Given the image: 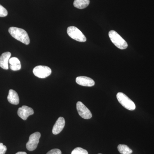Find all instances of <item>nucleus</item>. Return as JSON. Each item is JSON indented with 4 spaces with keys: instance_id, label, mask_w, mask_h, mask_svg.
<instances>
[{
    "instance_id": "f257e3e1",
    "label": "nucleus",
    "mask_w": 154,
    "mask_h": 154,
    "mask_svg": "<svg viewBox=\"0 0 154 154\" xmlns=\"http://www.w3.org/2000/svg\"><path fill=\"white\" fill-rule=\"evenodd\" d=\"M9 32L14 38L25 45L29 44L30 38L28 33L22 28L12 27L9 29Z\"/></svg>"
},
{
    "instance_id": "f03ea898",
    "label": "nucleus",
    "mask_w": 154,
    "mask_h": 154,
    "mask_svg": "<svg viewBox=\"0 0 154 154\" xmlns=\"http://www.w3.org/2000/svg\"><path fill=\"white\" fill-rule=\"evenodd\" d=\"M109 36L112 42L119 49H126L128 47L126 42L116 31L110 30L109 32Z\"/></svg>"
},
{
    "instance_id": "7ed1b4c3",
    "label": "nucleus",
    "mask_w": 154,
    "mask_h": 154,
    "mask_svg": "<svg viewBox=\"0 0 154 154\" xmlns=\"http://www.w3.org/2000/svg\"><path fill=\"white\" fill-rule=\"evenodd\" d=\"M116 97L119 102L125 108L130 110H134L135 109L136 106L134 102L123 93L119 92L116 95Z\"/></svg>"
},
{
    "instance_id": "20e7f679",
    "label": "nucleus",
    "mask_w": 154,
    "mask_h": 154,
    "mask_svg": "<svg viewBox=\"0 0 154 154\" xmlns=\"http://www.w3.org/2000/svg\"><path fill=\"white\" fill-rule=\"evenodd\" d=\"M68 34L71 38L80 42H85L87 38L83 33L76 27L70 26L67 30Z\"/></svg>"
},
{
    "instance_id": "39448f33",
    "label": "nucleus",
    "mask_w": 154,
    "mask_h": 154,
    "mask_svg": "<svg viewBox=\"0 0 154 154\" xmlns=\"http://www.w3.org/2000/svg\"><path fill=\"white\" fill-rule=\"evenodd\" d=\"M33 73L38 78L45 79L51 74V70L47 66H38L33 69Z\"/></svg>"
},
{
    "instance_id": "423d86ee",
    "label": "nucleus",
    "mask_w": 154,
    "mask_h": 154,
    "mask_svg": "<svg viewBox=\"0 0 154 154\" xmlns=\"http://www.w3.org/2000/svg\"><path fill=\"white\" fill-rule=\"evenodd\" d=\"M41 137V134L38 132H36L30 135L29 140L26 144V148L28 150L32 151L37 148L39 140Z\"/></svg>"
},
{
    "instance_id": "0eeeda50",
    "label": "nucleus",
    "mask_w": 154,
    "mask_h": 154,
    "mask_svg": "<svg viewBox=\"0 0 154 154\" xmlns=\"http://www.w3.org/2000/svg\"><path fill=\"white\" fill-rule=\"evenodd\" d=\"M76 107L77 111L79 115L83 119H91L92 116L91 112L88 107L84 105L82 102H78L77 103Z\"/></svg>"
},
{
    "instance_id": "6e6552de",
    "label": "nucleus",
    "mask_w": 154,
    "mask_h": 154,
    "mask_svg": "<svg viewBox=\"0 0 154 154\" xmlns=\"http://www.w3.org/2000/svg\"><path fill=\"white\" fill-rule=\"evenodd\" d=\"M17 113L20 118L25 120L28 119V116L34 114V111L31 107L23 105L19 108Z\"/></svg>"
},
{
    "instance_id": "1a4fd4ad",
    "label": "nucleus",
    "mask_w": 154,
    "mask_h": 154,
    "mask_svg": "<svg viewBox=\"0 0 154 154\" xmlns=\"http://www.w3.org/2000/svg\"><path fill=\"white\" fill-rule=\"evenodd\" d=\"M65 125V120L63 117H60L56 122L52 129V133L54 134H59L61 132Z\"/></svg>"
},
{
    "instance_id": "9d476101",
    "label": "nucleus",
    "mask_w": 154,
    "mask_h": 154,
    "mask_svg": "<svg viewBox=\"0 0 154 154\" xmlns=\"http://www.w3.org/2000/svg\"><path fill=\"white\" fill-rule=\"evenodd\" d=\"M76 82L80 85L85 87H92L95 85V82L91 78L86 76L78 77Z\"/></svg>"
},
{
    "instance_id": "9b49d317",
    "label": "nucleus",
    "mask_w": 154,
    "mask_h": 154,
    "mask_svg": "<svg viewBox=\"0 0 154 154\" xmlns=\"http://www.w3.org/2000/svg\"><path fill=\"white\" fill-rule=\"evenodd\" d=\"M11 54L10 52L4 53L0 56V67L4 69H9V60L11 58Z\"/></svg>"
},
{
    "instance_id": "f8f14e48",
    "label": "nucleus",
    "mask_w": 154,
    "mask_h": 154,
    "mask_svg": "<svg viewBox=\"0 0 154 154\" xmlns=\"http://www.w3.org/2000/svg\"><path fill=\"white\" fill-rule=\"evenodd\" d=\"M8 100L10 103L13 105H18L19 103V98L17 92L14 90L11 89L9 91Z\"/></svg>"
},
{
    "instance_id": "ddd939ff",
    "label": "nucleus",
    "mask_w": 154,
    "mask_h": 154,
    "mask_svg": "<svg viewBox=\"0 0 154 154\" xmlns=\"http://www.w3.org/2000/svg\"><path fill=\"white\" fill-rule=\"evenodd\" d=\"M10 67L13 71L19 70L21 68V62L19 59L17 57L10 58L9 60Z\"/></svg>"
},
{
    "instance_id": "4468645a",
    "label": "nucleus",
    "mask_w": 154,
    "mask_h": 154,
    "mask_svg": "<svg viewBox=\"0 0 154 154\" xmlns=\"http://www.w3.org/2000/svg\"><path fill=\"white\" fill-rule=\"evenodd\" d=\"M90 2V0H75L73 5L77 8L83 9L87 8Z\"/></svg>"
},
{
    "instance_id": "2eb2a0df",
    "label": "nucleus",
    "mask_w": 154,
    "mask_h": 154,
    "mask_svg": "<svg viewBox=\"0 0 154 154\" xmlns=\"http://www.w3.org/2000/svg\"><path fill=\"white\" fill-rule=\"evenodd\" d=\"M117 149L119 152L122 154H131L132 153V150L125 145H119Z\"/></svg>"
},
{
    "instance_id": "dca6fc26",
    "label": "nucleus",
    "mask_w": 154,
    "mask_h": 154,
    "mask_svg": "<svg viewBox=\"0 0 154 154\" xmlns=\"http://www.w3.org/2000/svg\"><path fill=\"white\" fill-rule=\"evenodd\" d=\"M71 154H88V153L85 149L81 147H77L72 151Z\"/></svg>"
},
{
    "instance_id": "f3484780",
    "label": "nucleus",
    "mask_w": 154,
    "mask_h": 154,
    "mask_svg": "<svg viewBox=\"0 0 154 154\" xmlns=\"http://www.w3.org/2000/svg\"><path fill=\"white\" fill-rule=\"evenodd\" d=\"M8 12L4 7L0 5V17H4L8 16Z\"/></svg>"
},
{
    "instance_id": "a211bd4d",
    "label": "nucleus",
    "mask_w": 154,
    "mask_h": 154,
    "mask_svg": "<svg viewBox=\"0 0 154 154\" xmlns=\"http://www.w3.org/2000/svg\"><path fill=\"white\" fill-rule=\"evenodd\" d=\"M7 148L6 146L0 143V154H5L7 151Z\"/></svg>"
},
{
    "instance_id": "6ab92c4d",
    "label": "nucleus",
    "mask_w": 154,
    "mask_h": 154,
    "mask_svg": "<svg viewBox=\"0 0 154 154\" xmlns=\"http://www.w3.org/2000/svg\"><path fill=\"white\" fill-rule=\"evenodd\" d=\"M46 154H62V152L59 149H54L51 150Z\"/></svg>"
},
{
    "instance_id": "aec40b11",
    "label": "nucleus",
    "mask_w": 154,
    "mask_h": 154,
    "mask_svg": "<svg viewBox=\"0 0 154 154\" xmlns=\"http://www.w3.org/2000/svg\"><path fill=\"white\" fill-rule=\"evenodd\" d=\"M16 154H27V153L24 152H19L17 153Z\"/></svg>"
},
{
    "instance_id": "412c9836",
    "label": "nucleus",
    "mask_w": 154,
    "mask_h": 154,
    "mask_svg": "<svg viewBox=\"0 0 154 154\" xmlns=\"http://www.w3.org/2000/svg\"></svg>"
}]
</instances>
